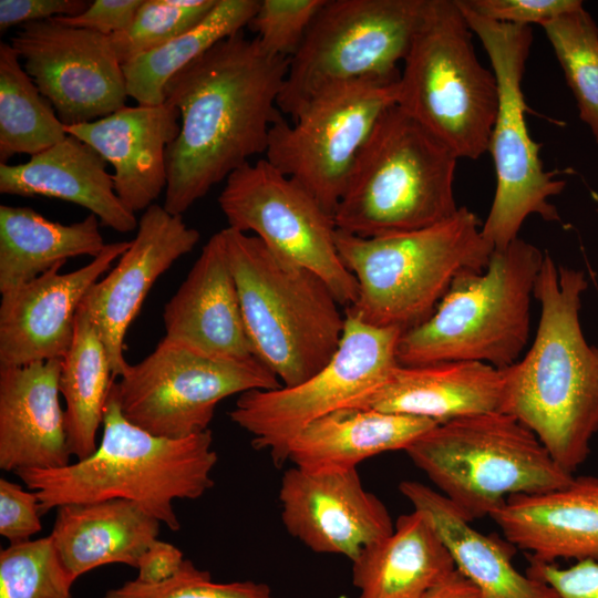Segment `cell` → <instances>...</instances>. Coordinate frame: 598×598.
Returning <instances> with one entry per match:
<instances>
[{
	"mask_svg": "<svg viewBox=\"0 0 598 598\" xmlns=\"http://www.w3.org/2000/svg\"><path fill=\"white\" fill-rule=\"evenodd\" d=\"M289 61L239 31L167 82L165 102L179 113V132L166 153L167 212L182 216L251 156L266 153L271 126L282 116L277 101Z\"/></svg>",
	"mask_w": 598,
	"mask_h": 598,
	"instance_id": "6da1fadb",
	"label": "cell"
},
{
	"mask_svg": "<svg viewBox=\"0 0 598 598\" xmlns=\"http://www.w3.org/2000/svg\"><path fill=\"white\" fill-rule=\"evenodd\" d=\"M581 270L545 254L534 297L540 317L530 349L504 371L502 412L529 429L565 471L587 460L598 433V347L584 336Z\"/></svg>",
	"mask_w": 598,
	"mask_h": 598,
	"instance_id": "7a4b0ae2",
	"label": "cell"
},
{
	"mask_svg": "<svg viewBox=\"0 0 598 598\" xmlns=\"http://www.w3.org/2000/svg\"><path fill=\"white\" fill-rule=\"evenodd\" d=\"M102 437L89 457L54 470L17 472L40 499L41 513L68 503L127 499L165 524L181 527L176 499H197L214 486L218 461L212 431L183 439L154 435L122 413L113 384Z\"/></svg>",
	"mask_w": 598,
	"mask_h": 598,
	"instance_id": "3957f363",
	"label": "cell"
},
{
	"mask_svg": "<svg viewBox=\"0 0 598 598\" xmlns=\"http://www.w3.org/2000/svg\"><path fill=\"white\" fill-rule=\"evenodd\" d=\"M482 225L460 207L451 218L409 233L363 238L337 229L340 259L359 288L344 312L402 333L420 326L457 277L487 267L494 248Z\"/></svg>",
	"mask_w": 598,
	"mask_h": 598,
	"instance_id": "277c9868",
	"label": "cell"
},
{
	"mask_svg": "<svg viewBox=\"0 0 598 598\" xmlns=\"http://www.w3.org/2000/svg\"><path fill=\"white\" fill-rule=\"evenodd\" d=\"M223 234L255 357L283 386L321 370L337 352L346 313L313 271L270 250L255 235Z\"/></svg>",
	"mask_w": 598,
	"mask_h": 598,
	"instance_id": "5b68a950",
	"label": "cell"
},
{
	"mask_svg": "<svg viewBox=\"0 0 598 598\" xmlns=\"http://www.w3.org/2000/svg\"><path fill=\"white\" fill-rule=\"evenodd\" d=\"M456 154L396 104L362 146L334 213L337 229L383 237L423 229L456 214Z\"/></svg>",
	"mask_w": 598,
	"mask_h": 598,
	"instance_id": "8992f818",
	"label": "cell"
},
{
	"mask_svg": "<svg viewBox=\"0 0 598 598\" xmlns=\"http://www.w3.org/2000/svg\"><path fill=\"white\" fill-rule=\"evenodd\" d=\"M544 256L518 237L494 250L483 271L457 277L432 316L401 334L398 363L477 361L505 369L517 362L528 341Z\"/></svg>",
	"mask_w": 598,
	"mask_h": 598,
	"instance_id": "52a82bcc",
	"label": "cell"
},
{
	"mask_svg": "<svg viewBox=\"0 0 598 598\" xmlns=\"http://www.w3.org/2000/svg\"><path fill=\"white\" fill-rule=\"evenodd\" d=\"M405 452L471 523L492 516L512 495L557 489L574 478L529 429L503 412L436 424Z\"/></svg>",
	"mask_w": 598,
	"mask_h": 598,
	"instance_id": "ba28073f",
	"label": "cell"
},
{
	"mask_svg": "<svg viewBox=\"0 0 598 598\" xmlns=\"http://www.w3.org/2000/svg\"><path fill=\"white\" fill-rule=\"evenodd\" d=\"M456 0H424L403 60L396 105L458 158L488 151L498 106L493 71L477 59Z\"/></svg>",
	"mask_w": 598,
	"mask_h": 598,
	"instance_id": "9c48e42d",
	"label": "cell"
},
{
	"mask_svg": "<svg viewBox=\"0 0 598 598\" xmlns=\"http://www.w3.org/2000/svg\"><path fill=\"white\" fill-rule=\"evenodd\" d=\"M456 2L484 47L498 86L497 113L488 144L496 187L482 235L494 250H499L518 238L529 215L559 220L549 199L561 193L565 182L544 169L540 145L532 140L526 124L522 81L533 41L530 27L493 21Z\"/></svg>",
	"mask_w": 598,
	"mask_h": 598,
	"instance_id": "30bf717a",
	"label": "cell"
},
{
	"mask_svg": "<svg viewBox=\"0 0 598 598\" xmlns=\"http://www.w3.org/2000/svg\"><path fill=\"white\" fill-rule=\"evenodd\" d=\"M424 0H324L290 58L278 96L291 120L319 94L367 79H399Z\"/></svg>",
	"mask_w": 598,
	"mask_h": 598,
	"instance_id": "8fae6325",
	"label": "cell"
},
{
	"mask_svg": "<svg viewBox=\"0 0 598 598\" xmlns=\"http://www.w3.org/2000/svg\"><path fill=\"white\" fill-rule=\"evenodd\" d=\"M401 334L346 313L339 348L321 370L293 386L241 393L229 417L251 435L256 450L268 451L281 467L291 440L306 425L340 409L362 408L388 380L399 365Z\"/></svg>",
	"mask_w": 598,
	"mask_h": 598,
	"instance_id": "7c38bea8",
	"label": "cell"
},
{
	"mask_svg": "<svg viewBox=\"0 0 598 598\" xmlns=\"http://www.w3.org/2000/svg\"><path fill=\"white\" fill-rule=\"evenodd\" d=\"M281 385L258 359L214 357L166 338L113 382L124 416L169 439L208 431L216 406L228 396Z\"/></svg>",
	"mask_w": 598,
	"mask_h": 598,
	"instance_id": "4fadbf2b",
	"label": "cell"
},
{
	"mask_svg": "<svg viewBox=\"0 0 598 598\" xmlns=\"http://www.w3.org/2000/svg\"><path fill=\"white\" fill-rule=\"evenodd\" d=\"M399 79H367L330 89L292 120L271 126L266 159L333 216L355 159L381 115L396 104Z\"/></svg>",
	"mask_w": 598,
	"mask_h": 598,
	"instance_id": "5bb4252c",
	"label": "cell"
},
{
	"mask_svg": "<svg viewBox=\"0 0 598 598\" xmlns=\"http://www.w3.org/2000/svg\"><path fill=\"white\" fill-rule=\"evenodd\" d=\"M218 204L228 227L254 233L277 255L317 274L343 310L355 302L358 282L340 259L333 216L266 158L233 172Z\"/></svg>",
	"mask_w": 598,
	"mask_h": 598,
	"instance_id": "9a60e30c",
	"label": "cell"
},
{
	"mask_svg": "<svg viewBox=\"0 0 598 598\" xmlns=\"http://www.w3.org/2000/svg\"><path fill=\"white\" fill-rule=\"evenodd\" d=\"M9 43L64 126L125 106L126 80L110 37L49 19L21 25Z\"/></svg>",
	"mask_w": 598,
	"mask_h": 598,
	"instance_id": "2e32d148",
	"label": "cell"
},
{
	"mask_svg": "<svg viewBox=\"0 0 598 598\" xmlns=\"http://www.w3.org/2000/svg\"><path fill=\"white\" fill-rule=\"evenodd\" d=\"M282 524L292 537L319 554L353 561L394 528L385 505L368 492L357 470H287L279 488Z\"/></svg>",
	"mask_w": 598,
	"mask_h": 598,
	"instance_id": "e0dca14e",
	"label": "cell"
},
{
	"mask_svg": "<svg viewBox=\"0 0 598 598\" xmlns=\"http://www.w3.org/2000/svg\"><path fill=\"white\" fill-rule=\"evenodd\" d=\"M131 241L106 244L85 266L61 265L1 295L0 367L62 359L73 338L78 310L91 287L112 268Z\"/></svg>",
	"mask_w": 598,
	"mask_h": 598,
	"instance_id": "ac0fdd59",
	"label": "cell"
},
{
	"mask_svg": "<svg viewBox=\"0 0 598 598\" xmlns=\"http://www.w3.org/2000/svg\"><path fill=\"white\" fill-rule=\"evenodd\" d=\"M199 238L181 215L153 204L138 219L136 236L117 264L87 291L83 301L106 348L114 379L128 365L124 338L151 288Z\"/></svg>",
	"mask_w": 598,
	"mask_h": 598,
	"instance_id": "d6986e66",
	"label": "cell"
},
{
	"mask_svg": "<svg viewBox=\"0 0 598 598\" xmlns=\"http://www.w3.org/2000/svg\"><path fill=\"white\" fill-rule=\"evenodd\" d=\"M178 111L159 105L124 106L99 120L64 126L114 168L115 192L132 212L154 204L167 185L166 153L179 132Z\"/></svg>",
	"mask_w": 598,
	"mask_h": 598,
	"instance_id": "ffe728a7",
	"label": "cell"
},
{
	"mask_svg": "<svg viewBox=\"0 0 598 598\" xmlns=\"http://www.w3.org/2000/svg\"><path fill=\"white\" fill-rule=\"evenodd\" d=\"M166 339L209 355L252 360L236 282L221 231L202 249L177 291L165 303Z\"/></svg>",
	"mask_w": 598,
	"mask_h": 598,
	"instance_id": "44dd1931",
	"label": "cell"
},
{
	"mask_svg": "<svg viewBox=\"0 0 598 598\" xmlns=\"http://www.w3.org/2000/svg\"><path fill=\"white\" fill-rule=\"evenodd\" d=\"M62 359L0 367V468L54 470L69 465L64 410L60 402Z\"/></svg>",
	"mask_w": 598,
	"mask_h": 598,
	"instance_id": "7402d4cb",
	"label": "cell"
},
{
	"mask_svg": "<svg viewBox=\"0 0 598 598\" xmlns=\"http://www.w3.org/2000/svg\"><path fill=\"white\" fill-rule=\"evenodd\" d=\"M529 561L598 560V477L578 476L560 488L509 496L491 516Z\"/></svg>",
	"mask_w": 598,
	"mask_h": 598,
	"instance_id": "603a6c76",
	"label": "cell"
},
{
	"mask_svg": "<svg viewBox=\"0 0 598 598\" xmlns=\"http://www.w3.org/2000/svg\"><path fill=\"white\" fill-rule=\"evenodd\" d=\"M106 164L90 145L68 134L25 163L0 164V193L73 203L89 209L104 227L132 231L138 220L116 194Z\"/></svg>",
	"mask_w": 598,
	"mask_h": 598,
	"instance_id": "cb8c5ba5",
	"label": "cell"
},
{
	"mask_svg": "<svg viewBox=\"0 0 598 598\" xmlns=\"http://www.w3.org/2000/svg\"><path fill=\"white\" fill-rule=\"evenodd\" d=\"M504 371L477 361L396 365L362 408L430 419L437 424L502 412Z\"/></svg>",
	"mask_w": 598,
	"mask_h": 598,
	"instance_id": "d4e9b609",
	"label": "cell"
},
{
	"mask_svg": "<svg viewBox=\"0 0 598 598\" xmlns=\"http://www.w3.org/2000/svg\"><path fill=\"white\" fill-rule=\"evenodd\" d=\"M161 522L138 504L121 498L56 507L50 536L74 582L109 564L136 568L159 535Z\"/></svg>",
	"mask_w": 598,
	"mask_h": 598,
	"instance_id": "484cf974",
	"label": "cell"
},
{
	"mask_svg": "<svg viewBox=\"0 0 598 598\" xmlns=\"http://www.w3.org/2000/svg\"><path fill=\"white\" fill-rule=\"evenodd\" d=\"M437 423L367 408H344L306 425L290 442L287 462L309 472L357 470L378 454L406 450Z\"/></svg>",
	"mask_w": 598,
	"mask_h": 598,
	"instance_id": "4316f807",
	"label": "cell"
},
{
	"mask_svg": "<svg viewBox=\"0 0 598 598\" xmlns=\"http://www.w3.org/2000/svg\"><path fill=\"white\" fill-rule=\"evenodd\" d=\"M399 489L414 509L427 515L455 568L482 598H559L548 584L515 568L514 545L473 528L443 494L414 481L400 483Z\"/></svg>",
	"mask_w": 598,
	"mask_h": 598,
	"instance_id": "83f0119b",
	"label": "cell"
},
{
	"mask_svg": "<svg viewBox=\"0 0 598 598\" xmlns=\"http://www.w3.org/2000/svg\"><path fill=\"white\" fill-rule=\"evenodd\" d=\"M454 569L427 515L413 508L352 561V582L358 598H422Z\"/></svg>",
	"mask_w": 598,
	"mask_h": 598,
	"instance_id": "f1b7e54d",
	"label": "cell"
},
{
	"mask_svg": "<svg viewBox=\"0 0 598 598\" xmlns=\"http://www.w3.org/2000/svg\"><path fill=\"white\" fill-rule=\"evenodd\" d=\"M99 218L52 221L31 207L0 206V293L43 275L69 258L96 257L105 247Z\"/></svg>",
	"mask_w": 598,
	"mask_h": 598,
	"instance_id": "f546056e",
	"label": "cell"
},
{
	"mask_svg": "<svg viewBox=\"0 0 598 598\" xmlns=\"http://www.w3.org/2000/svg\"><path fill=\"white\" fill-rule=\"evenodd\" d=\"M115 381L110 358L87 306L82 301L71 344L62 358L60 393L64 399L68 444L76 461L97 447V432Z\"/></svg>",
	"mask_w": 598,
	"mask_h": 598,
	"instance_id": "4dcf8cb0",
	"label": "cell"
},
{
	"mask_svg": "<svg viewBox=\"0 0 598 598\" xmlns=\"http://www.w3.org/2000/svg\"><path fill=\"white\" fill-rule=\"evenodd\" d=\"M260 0H217L208 16L167 43L124 63L127 96L138 105L165 102L167 82L219 41L243 31Z\"/></svg>",
	"mask_w": 598,
	"mask_h": 598,
	"instance_id": "1f68e13d",
	"label": "cell"
},
{
	"mask_svg": "<svg viewBox=\"0 0 598 598\" xmlns=\"http://www.w3.org/2000/svg\"><path fill=\"white\" fill-rule=\"evenodd\" d=\"M51 102L25 72L17 51L0 42V164L33 156L66 137Z\"/></svg>",
	"mask_w": 598,
	"mask_h": 598,
	"instance_id": "d6a6232c",
	"label": "cell"
},
{
	"mask_svg": "<svg viewBox=\"0 0 598 598\" xmlns=\"http://www.w3.org/2000/svg\"><path fill=\"white\" fill-rule=\"evenodd\" d=\"M585 122L598 143V27L584 6L542 25Z\"/></svg>",
	"mask_w": 598,
	"mask_h": 598,
	"instance_id": "836d02e7",
	"label": "cell"
},
{
	"mask_svg": "<svg viewBox=\"0 0 598 598\" xmlns=\"http://www.w3.org/2000/svg\"><path fill=\"white\" fill-rule=\"evenodd\" d=\"M72 585L50 535L0 550V598H72Z\"/></svg>",
	"mask_w": 598,
	"mask_h": 598,
	"instance_id": "e575fe53",
	"label": "cell"
},
{
	"mask_svg": "<svg viewBox=\"0 0 598 598\" xmlns=\"http://www.w3.org/2000/svg\"><path fill=\"white\" fill-rule=\"evenodd\" d=\"M216 3L217 0H143L132 23L110 37L118 61L123 65L188 31Z\"/></svg>",
	"mask_w": 598,
	"mask_h": 598,
	"instance_id": "d590c367",
	"label": "cell"
},
{
	"mask_svg": "<svg viewBox=\"0 0 598 598\" xmlns=\"http://www.w3.org/2000/svg\"><path fill=\"white\" fill-rule=\"evenodd\" d=\"M103 598H272V592L267 584L251 580L216 582L209 571L185 559L181 569L162 582L135 578L109 589Z\"/></svg>",
	"mask_w": 598,
	"mask_h": 598,
	"instance_id": "8d00e7d4",
	"label": "cell"
},
{
	"mask_svg": "<svg viewBox=\"0 0 598 598\" xmlns=\"http://www.w3.org/2000/svg\"><path fill=\"white\" fill-rule=\"evenodd\" d=\"M324 0H260L249 22L262 49L276 56L291 58L301 47Z\"/></svg>",
	"mask_w": 598,
	"mask_h": 598,
	"instance_id": "74e56055",
	"label": "cell"
},
{
	"mask_svg": "<svg viewBox=\"0 0 598 598\" xmlns=\"http://www.w3.org/2000/svg\"><path fill=\"white\" fill-rule=\"evenodd\" d=\"M470 11L498 22L530 27L545 24L582 6L579 0H458Z\"/></svg>",
	"mask_w": 598,
	"mask_h": 598,
	"instance_id": "f35d334b",
	"label": "cell"
},
{
	"mask_svg": "<svg viewBox=\"0 0 598 598\" xmlns=\"http://www.w3.org/2000/svg\"><path fill=\"white\" fill-rule=\"evenodd\" d=\"M40 499L34 491L0 478V535L10 544L23 543L42 530Z\"/></svg>",
	"mask_w": 598,
	"mask_h": 598,
	"instance_id": "ab89813d",
	"label": "cell"
},
{
	"mask_svg": "<svg viewBox=\"0 0 598 598\" xmlns=\"http://www.w3.org/2000/svg\"><path fill=\"white\" fill-rule=\"evenodd\" d=\"M526 574L548 584L559 598H598V560H579L569 568L530 561Z\"/></svg>",
	"mask_w": 598,
	"mask_h": 598,
	"instance_id": "60d3db41",
	"label": "cell"
},
{
	"mask_svg": "<svg viewBox=\"0 0 598 598\" xmlns=\"http://www.w3.org/2000/svg\"><path fill=\"white\" fill-rule=\"evenodd\" d=\"M142 2L143 0H94L79 16L53 19L70 27L111 37L132 23Z\"/></svg>",
	"mask_w": 598,
	"mask_h": 598,
	"instance_id": "b9f144b4",
	"label": "cell"
},
{
	"mask_svg": "<svg viewBox=\"0 0 598 598\" xmlns=\"http://www.w3.org/2000/svg\"><path fill=\"white\" fill-rule=\"evenodd\" d=\"M91 1L86 0H1L0 31L13 25L81 14Z\"/></svg>",
	"mask_w": 598,
	"mask_h": 598,
	"instance_id": "7bdbcfd3",
	"label": "cell"
},
{
	"mask_svg": "<svg viewBox=\"0 0 598 598\" xmlns=\"http://www.w3.org/2000/svg\"><path fill=\"white\" fill-rule=\"evenodd\" d=\"M184 560L179 548L156 539L138 560L136 579L146 584L162 582L173 577L181 569Z\"/></svg>",
	"mask_w": 598,
	"mask_h": 598,
	"instance_id": "ee69618b",
	"label": "cell"
},
{
	"mask_svg": "<svg viewBox=\"0 0 598 598\" xmlns=\"http://www.w3.org/2000/svg\"><path fill=\"white\" fill-rule=\"evenodd\" d=\"M422 598H482L478 589L456 568Z\"/></svg>",
	"mask_w": 598,
	"mask_h": 598,
	"instance_id": "f6af8a7d",
	"label": "cell"
}]
</instances>
